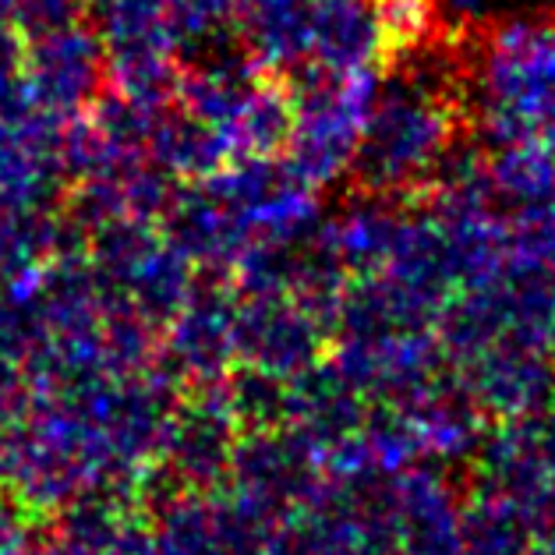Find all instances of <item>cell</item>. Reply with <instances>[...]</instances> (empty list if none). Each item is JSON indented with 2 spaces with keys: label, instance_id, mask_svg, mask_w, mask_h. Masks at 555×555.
I'll return each mask as SVG.
<instances>
[{
  "label": "cell",
  "instance_id": "obj_8",
  "mask_svg": "<svg viewBox=\"0 0 555 555\" xmlns=\"http://www.w3.org/2000/svg\"><path fill=\"white\" fill-rule=\"evenodd\" d=\"M436 29L450 36H481L513 18H552L555 0H428Z\"/></svg>",
  "mask_w": 555,
  "mask_h": 555
},
{
  "label": "cell",
  "instance_id": "obj_5",
  "mask_svg": "<svg viewBox=\"0 0 555 555\" xmlns=\"http://www.w3.org/2000/svg\"><path fill=\"white\" fill-rule=\"evenodd\" d=\"M389 53L397 47L378 0H305L297 75L378 72Z\"/></svg>",
  "mask_w": 555,
  "mask_h": 555
},
{
  "label": "cell",
  "instance_id": "obj_6",
  "mask_svg": "<svg viewBox=\"0 0 555 555\" xmlns=\"http://www.w3.org/2000/svg\"><path fill=\"white\" fill-rule=\"evenodd\" d=\"M489 184L503 209H527L555 198V145L552 142H509L495 145L485 159Z\"/></svg>",
  "mask_w": 555,
  "mask_h": 555
},
{
  "label": "cell",
  "instance_id": "obj_3",
  "mask_svg": "<svg viewBox=\"0 0 555 555\" xmlns=\"http://www.w3.org/2000/svg\"><path fill=\"white\" fill-rule=\"evenodd\" d=\"M378 72L350 75H301V89L291 96V120L280 159L311 188H326L354 170L364 120L372 114Z\"/></svg>",
  "mask_w": 555,
  "mask_h": 555
},
{
  "label": "cell",
  "instance_id": "obj_2",
  "mask_svg": "<svg viewBox=\"0 0 555 555\" xmlns=\"http://www.w3.org/2000/svg\"><path fill=\"white\" fill-rule=\"evenodd\" d=\"M464 111L492 149L555 145V15L513 18L478 36L464 78Z\"/></svg>",
  "mask_w": 555,
  "mask_h": 555
},
{
  "label": "cell",
  "instance_id": "obj_4",
  "mask_svg": "<svg viewBox=\"0 0 555 555\" xmlns=\"http://www.w3.org/2000/svg\"><path fill=\"white\" fill-rule=\"evenodd\" d=\"M106 53L100 33L75 18L47 25L25 36L22 47V89L39 114L72 128L103 86Z\"/></svg>",
  "mask_w": 555,
  "mask_h": 555
},
{
  "label": "cell",
  "instance_id": "obj_7",
  "mask_svg": "<svg viewBox=\"0 0 555 555\" xmlns=\"http://www.w3.org/2000/svg\"><path fill=\"white\" fill-rule=\"evenodd\" d=\"M251 0H167V22L178 50H209L241 33Z\"/></svg>",
  "mask_w": 555,
  "mask_h": 555
},
{
  "label": "cell",
  "instance_id": "obj_1",
  "mask_svg": "<svg viewBox=\"0 0 555 555\" xmlns=\"http://www.w3.org/2000/svg\"><path fill=\"white\" fill-rule=\"evenodd\" d=\"M389 75L378 78L372 114L364 120L354 170L369 195L397 198L431 188L456 153L464 125V78L446 53L422 43L403 50Z\"/></svg>",
  "mask_w": 555,
  "mask_h": 555
}]
</instances>
